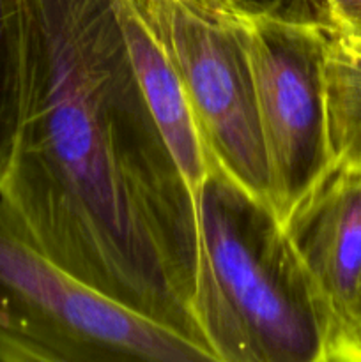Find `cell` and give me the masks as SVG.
<instances>
[{
    "label": "cell",
    "instance_id": "obj_1",
    "mask_svg": "<svg viewBox=\"0 0 361 362\" xmlns=\"http://www.w3.org/2000/svg\"><path fill=\"white\" fill-rule=\"evenodd\" d=\"M0 198L69 274L214 361L195 308L198 205L145 101L115 0H27Z\"/></svg>",
    "mask_w": 361,
    "mask_h": 362
},
{
    "label": "cell",
    "instance_id": "obj_2",
    "mask_svg": "<svg viewBox=\"0 0 361 362\" xmlns=\"http://www.w3.org/2000/svg\"><path fill=\"white\" fill-rule=\"evenodd\" d=\"M198 204L197 318L218 362H326L328 331L282 223L218 168Z\"/></svg>",
    "mask_w": 361,
    "mask_h": 362
},
{
    "label": "cell",
    "instance_id": "obj_3",
    "mask_svg": "<svg viewBox=\"0 0 361 362\" xmlns=\"http://www.w3.org/2000/svg\"><path fill=\"white\" fill-rule=\"evenodd\" d=\"M207 352L81 283L0 198V362H202Z\"/></svg>",
    "mask_w": 361,
    "mask_h": 362
},
{
    "label": "cell",
    "instance_id": "obj_4",
    "mask_svg": "<svg viewBox=\"0 0 361 362\" xmlns=\"http://www.w3.org/2000/svg\"><path fill=\"white\" fill-rule=\"evenodd\" d=\"M241 25L282 223L333 172L326 103L329 32L289 0H243Z\"/></svg>",
    "mask_w": 361,
    "mask_h": 362
},
{
    "label": "cell",
    "instance_id": "obj_5",
    "mask_svg": "<svg viewBox=\"0 0 361 362\" xmlns=\"http://www.w3.org/2000/svg\"><path fill=\"white\" fill-rule=\"evenodd\" d=\"M241 4L243 0H144L214 166L273 211Z\"/></svg>",
    "mask_w": 361,
    "mask_h": 362
},
{
    "label": "cell",
    "instance_id": "obj_6",
    "mask_svg": "<svg viewBox=\"0 0 361 362\" xmlns=\"http://www.w3.org/2000/svg\"><path fill=\"white\" fill-rule=\"evenodd\" d=\"M326 331V362H338L361 327V175L335 170L283 221Z\"/></svg>",
    "mask_w": 361,
    "mask_h": 362
},
{
    "label": "cell",
    "instance_id": "obj_7",
    "mask_svg": "<svg viewBox=\"0 0 361 362\" xmlns=\"http://www.w3.org/2000/svg\"><path fill=\"white\" fill-rule=\"evenodd\" d=\"M115 6L149 110L197 200L205 179L216 166L205 147L183 81L149 20L144 0H115Z\"/></svg>",
    "mask_w": 361,
    "mask_h": 362
},
{
    "label": "cell",
    "instance_id": "obj_8",
    "mask_svg": "<svg viewBox=\"0 0 361 362\" xmlns=\"http://www.w3.org/2000/svg\"><path fill=\"white\" fill-rule=\"evenodd\" d=\"M326 103L335 168L361 175V48L343 35L329 34Z\"/></svg>",
    "mask_w": 361,
    "mask_h": 362
},
{
    "label": "cell",
    "instance_id": "obj_9",
    "mask_svg": "<svg viewBox=\"0 0 361 362\" xmlns=\"http://www.w3.org/2000/svg\"><path fill=\"white\" fill-rule=\"evenodd\" d=\"M27 0H0V177L9 165L20 122Z\"/></svg>",
    "mask_w": 361,
    "mask_h": 362
},
{
    "label": "cell",
    "instance_id": "obj_10",
    "mask_svg": "<svg viewBox=\"0 0 361 362\" xmlns=\"http://www.w3.org/2000/svg\"><path fill=\"white\" fill-rule=\"evenodd\" d=\"M329 34L361 37V0H290Z\"/></svg>",
    "mask_w": 361,
    "mask_h": 362
},
{
    "label": "cell",
    "instance_id": "obj_11",
    "mask_svg": "<svg viewBox=\"0 0 361 362\" xmlns=\"http://www.w3.org/2000/svg\"><path fill=\"white\" fill-rule=\"evenodd\" d=\"M338 362H361V327L345 343Z\"/></svg>",
    "mask_w": 361,
    "mask_h": 362
},
{
    "label": "cell",
    "instance_id": "obj_12",
    "mask_svg": "<svg viewBox=\"0 0 361 362\" xmlns=\"http://www.w3.org/2000/svg\"><path fill=\"white\" fill-rule=\"evenodd\" d=\"M336 35H338V34H336ZM343 37H345V35H343ZM347 39H349V41H353L354 45H357L361 48V37H347Z\"/></svg>",
    "mask_w": 361,
    "mask_h": 362
}]
</instances>
